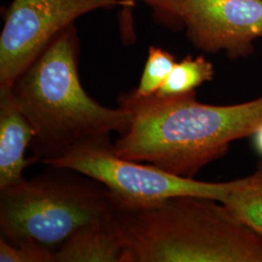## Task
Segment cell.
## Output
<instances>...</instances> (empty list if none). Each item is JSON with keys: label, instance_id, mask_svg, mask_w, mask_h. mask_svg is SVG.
<instances>
[{"label": "cell", "instance_id": "obj_1", "mask_svg": "<svg viewBox=\"0 0 262 262\" xmlns=\"http://www.w3.org/2000/svg\"><path fill=\"white\" fill-rule=\"evenodd\" d=\"M118 102L130 113V125L113 144L114 152L187 178L262 124V96L215 106L197 101L195 91L172 96H138L131 91L120 94Z\"/></svg>", "mask_w": 262, "mask_h": 262}, {"label": "cell", "instance_id": "obj_2", "mask_svg": "<svg viewBox=\"0 0 262 262\" xmlns=\"http://www.w3.org/2000/svg\"><path fill=\"white\" fill-rule=\"evenodd\" d=\"M78 56L73 24L51 40L12 86L34 131L32 158L45 165L85 146L110 143L112 132L123 135L130 125L127 110L102 106L85 93Z\"/></svg>", "mask_w": 262, "mask_h": 262}, {"label": "cell", "instance_id": "obj_3", "mask_svg": "<svg viewBox=\"0 0 262 262\" xmlns=\"http://www.w3.org/2000/svg\"><path fill=\"white\" fill-rule=\"evenodd\" d=\"M110 220L129 262H262V235L212 198L136 204L115 196Z\"/></svg>", "mask_w": 262, "mask_h": 262}, {"label": "cell", "instance_id": "obj_4", "mask_svg": "<svg viewBox=\"0 0 262 262\" xmlns=\"http://www.w3.org/2000/svg\"><path fill=\"white\" fill-rule=\"evenodd\" d=\"M50 167L0 189L1 238L7 242L31 240L57 250L78 229L110 214L115 196L103 184L72 169Z\"/></svg>", "mask_w": 262, "mask_h": 262}, {"label": "cell", "instance_id": "obj_5", "mask_svg": "<svg viewBox=\"0 0 262 262\" xmlns=\"http://www.w3.org/2000/svg\"><path fill=\"white\" fill-rule=\"evenodd\" d=\"M46 165L75 170L103 184L118 199L136 204L155 203L183 195L223 201L236 189L262 180V160L248 177L210 183L174 175L154 164L143 165L138 161L122 159L114 152L111 143L85 146Z\"/></svg>", "mask_w": 262, "mask_h": 262}, {"label": "cell", "instance_id": "obj_6", "mask_svg": "<svg viewBox=\"0 0 262 262\" xmlns=\"http://www.w3.org/2000/svg\"><path fill=\"white\" fill-rule=\"evenodd\" d=\"M121 6L123 0H13L0 35V89L12 88L51 40L84 14Z\"/></svg>", "mask_w": 262, "mask_h": 262}, {"label": "cell", "instance_id": "obj_7", "mask_svg": "<svg viewBox=\"0 0 262 262\" xmlns=\"http://www.w3.org/2000/svg\"><path fill=\"white\" fill-rule=\"evenodd\" d=\"M180 19L197 49L246 57L262 37V0H182Z\"/></svg>", "mask_w": 262, "mask_h": 262}, {"label": "cell", "instance_id": "obj_8", "mask_svg": "<svg viewBox=\"0 0 262 262\" xmlns=\"http://www.w3.org/2000/svg\"><path fill=\"white\" fill-rule=\"evenodd\" d=\"M34 131L20 111L12 88L0 89V189L19 183L24 170L36 163L25 154Z\"/></svg>", "mask_w": 262, "mask_h": 262}, {"label": "cell", "instance_id": "obj_9", "mask_svg": "<svg viewBox=\"0 0 262 262\" xmlns=\"http://www.w3.org/2000/svg\"><path fill=\"white\" fill-rule=\"evenodd\" d=\"M56 262H129L110 214L78 229L56 250Z\"/></svg>", "mask_w": 262, "mask_h": 262}, {"label": "cell", "instance_id": "obj_10", "mask_svg": "<svg viewBox=\"0 0 262 262\" xmlns=\"http://www.w3.org/2000/svg\"><path fill=\"white\" fill-rule=\"evenodd\" d=\"M214 76V66L204 56H187L176 62L167 80L156 94L172 96L188 94L194 92L199 85L212 81Z\"/></svg>", "mask_w": 262, "mask_h": 262}, {"label": "cell", "instance_id": "obj_11", "mask_svg": "<svg viewBox=\"0 0 262 262\" xmlns=\"http://www.w3.org/2000/svg\"><path fill=\"white\" fill-rule=\"evenodd\" d=\"M222 202L237 219L262 235V180L236 189Z\"/></svg>", "mask_w": 262, "mask_h": 262}, {"label": "cell", "instance_id": "obj_12", "mask_svg": "<svg viewBox=\"0 0 262 262\" xmlns=\"http://www.w3.org/2000/svg\"><path fill=\"white\" fill-rule=\"evenodd\" d=\"M176 62V57L171 53L161 48L150 46L140 82L133 93L138 96L157 94L167 80Z\"/></svg>", "mask_w": 262, "mask_h": 262}, {"label": "cell", "instance_id": "obj_13", "mask_svg": "<svg viewBox=\"0 0 262 262\" xmlns=\"http://www.w3.org/2000/svg\"><path fill=\"white\" fill-rule=\"evenodd\" d=\"M0 262H56V252L31 240L11 244L1 238Z\"/></svg>", "mask_w": 262, "mask_h": 262}, {"label": "cell", "instance_id": "obj_14", "mask_svg": "<svg viewBox=\"0 0 262 262\" xmlns=\"http://www.w3.org/2000/svg\"><path fill=\"white\" fill-rule=\"evenodd\" d=\"M126 2L128 10L132 9L137 2H144L150 9L159 21L174 27L182 24L180 19V5L182 0H123Z\"/></svg>", "mask_w": 262, "mask_h": 262}, {"label": "cell", "instance_id": "obj_15", "mask_svg": "<svg viewBox=\"0 0 262 262\" xmlns=\"http://www.w3.org/2000/svg\"><path fill=\"white\" fill-rule=\"evenodd\" d=\"M253 136L255 150H257V152L262 157V124L253 132Z\"/></svg>", "mask_w": 262, "mask_h": 262}]
</instances>
